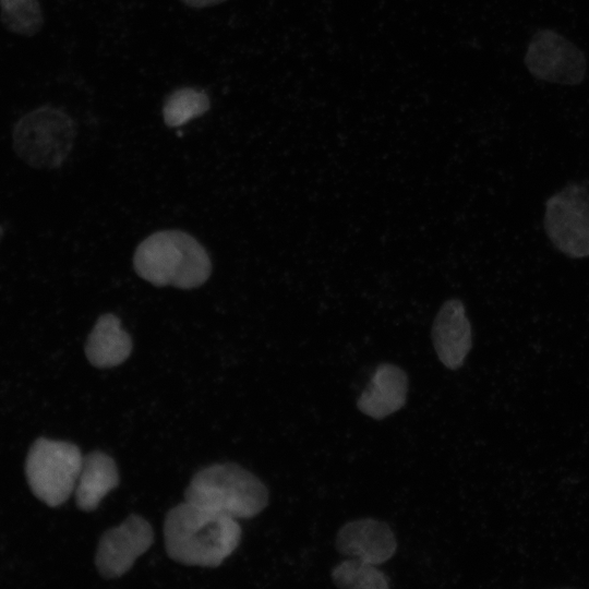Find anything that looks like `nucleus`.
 Instances as JSON below:
<instances>
[{
  "mask_svg": "<svg viewBox=\"0 0 589 589\" xmlns=\"http://www.w3.org/2000/svg\"><path fill=\"white\" fill-rule=\"evenodd\" d=\"M407 393V373L396 364L380 363L359 396L357 408L372 419L382 420L405 406Z\"/></svg>",
  "mask_w": 589,
  "mask_h": 589,
  "instance_id": "9b49d317",
  "label": "nucleus"
},
{
  "mask_svg": "<svg viewBox=\"0 0 589 589\" xmlns=\"http://www.w3.org/2000/svg\"><path fill=\"white\" fill-rule=\"evenodd\" d=\"M136 274L157 287L193 289L211 276L212 262L203 245L181 230L157 231L144 239L133 256Z\"/></svg>",
  "mask_w": 589,
  "mask_h": 589,
  "instance_id": "f03ea898",
  "label": "nucleus"
},
{
  "mask_svg": "<svg viewBox=\"0 0 589 589\" xmlns=\"http://www.w3.org/2000/svg\"><path fill=\"white\" fill-rule=\"evenodd\" d=\"M164 538L173 561L217 567L237 549L241 528L232 517L185 501L167 513Z\"/></svg>",
  "mask_w": 589,
  "mask_h": 589,
  "instance_id": "f257e3e1",
  "label": "nucleus"
},
{
  "mask_svg": "<svg viewBox=\"0 0 589 589\" xmlns=\"http://www.w3.org/2000/svg\"><path fill=\"white\" fill-rule=\"evenodd\" d=\"M432 340L440 361L447 369L462 366L472 347V333L460 300L450 299L443 303L433 322Z\"/></svg>",
  "mask_w": 589,
  "mask_h": 589,
  "instance_id": "9d476101",
  "label": "nucleus"
},
{
  "mask_svg": "<svg viewBox=\"0 0 589 589\" xmlns=\"http://www.w3.org/2000/svg\"><path fill=\"white\" fill-rule=\"evenodd\" d=\"M335 546L340 554L349 558L377 566L394 556L397 540L386 522L375 518H360L340 527Z\"/></svg>",
  "mask_w": 589,
  "mask_h": 589,
  "instance_id": "1a4fd4ad",
  "label": "nucleus"
},
{
  "mask_svg": "<svg viewBox=\"0 0 589 589\" xmlns=\"http://www.w3.org/2000/svg\"><path fill=\"white\" fill-rule=\"evenodd\" d=\"M153 541L154 531L149 522L131 514L121 525L108 529L100 537L95 556L99 574L108 579L122 576Z\"/></svg>",
  "mask_w": 589,
  "mask_h": 589,
  "instance_id": "6e6552de",
  "label": "nucleus"
},
{
  "mask_svg": "<svg viewBox=\"0 0 589 589\" xmlns=\"http://www.w3.org/2000/svg\"><path fill=\"white\" fill-rule=\"evenodd\" d=\"M0 21L7 31L32 37L44 25L40 3L38 0H0Z\"/></svg>",
  "mask_w": 589,
  "mask_h": 589,
  "instance_id": "2eb2a0df",
  "label": "nucleus"
},
{
  "mask_svg": "<svg viewBox=\"0 0 589 589\" xmlns=\"http://www.w3.org/2000/svg\"><path fill=\"white\" fill-rule=\"evenodd\" d=\"M544 230L552 244L573 259L589 256V185L574 182L545 203Z\"/></svg>",
  "mask_w": 589,
  "mask_h": 589,
  "instance_id": "423d86ee",
  "label": "nucleus"
},
{
  "mask_svg": "<svg viewBox=\"0 0 589 589\" xmlns=\"http://www.w3.org/2000/svg\"><path fill=\"white\" fill-rule=\"evenodd\" d=\"M192 502L235 519L252 518L268 504L265 484L232 462L214 464L197 471L184 494Z\"/></svg>",
  "mask_w": 589,
  "mask_h": 589,
  "instance_id": "7ed1b4c3",
  "label": "nucleus"
},
{
  "mask_svg": "<svg viewBox=\"0 0 589 589\" xmlns=\"http://www.w3.org/2000/svg\"><path fill=\"white\" fill-rule=\"evenodd\" d=\"M119 481L118 467L109 455L100 450L86 454L74 489L76 506L85 512L95 510Z\"/></svg>",
  "mask_w": 589,
  "mask_h": 589,
  "instance_id": "f8f14e48",
  "label": "nucleus"
},
{
  "mask_svg": "<svg viewBox=\"0 0 589 589\" xmlns=\"http://www.w3.org/2000/svg\"><path fill=\"white\" fill-rule=\"evenodd\" d=\"M524 62L533 77L561 85H578L587 72L582 50L553 29H539L533 34Z\"/></svg>",
  "mask_w": 589,
  "mask_h": 589,
  "instance_id": "0eeeda50",
  "label": "nucleus"
},
{
  "mask_svg": "<svg viewBox=\"0 0 589 589\" xmlns=\"http://www.w3.org/2000/svg\"><path fill=\"white\" fill-rule=\"evenodd\" d=\"M3 233H4V230H3V228L0 226V240H1L2 237H3Z\"/></svg>",
  "mask_w": 589,
  "mask_h": 589,
  "instance_id": "a211bd4d",
  "label": "nucleus"
},
{
  "mask_svg": "<svg viewBox=\"0 0 589 589\" xmlns=\"http://www.w3.org/2000/svg\"><path fill=\"white\" fill-rule=\"evenodd\" d=\"M83 455L73 443L38 437L25 459L32 493L49 507H58L74 493Z\"/></svg>",
  "mask_w": 589,
  "mask_h": 589,
  "instance_id": "39448f33",
  "label": "nucleus"
},
{
  "mask_svg": "<svg viewBox=\"0 0 589 589\" xmlns=\"http://www.w3.org/2000/svg\"><path fill=\"white\" fill-rule=\"evenodd\" d=\"M330 578L339 588L346 589H387L388 577L375 565L357 558H348L336 565L330 572Z\"/></svg>",
  "mask_w": 589,
  "mask_h": 589,
  "instance_id": "dca6fc26",
  "label": "nucleus"
},
{
  "mask_svg": "<svg viewBox=\"0 0 589 589\" xmlns=\"http://www.w3.org/2000/svg\"><path fill=\"white\" fill-rule=\"evenodd\" d=\"M180 1L190 8L202 9V8H207V7L223 3L227 0H180Z\"/></svg>",
  "mask_w": 589,
  "mask_h": 589,
  "instance_id": "f3484780",
  "label": "nucleus"
},
{
  "mask_svg": "<svg viewBox=\"0 0 589 589\" xmlns=\"http://www.w3.org/2000/svg\"><path fill=\"white\" fill-rule=\"evenodd\" d=\"M211 108L208 95L192 87L173 91L163 107L164 122L169 128L181 127L203 116Z\"/></svg>",
  "mask_w": 589,
  "mask_h": 589,
  "instance_id": "4468645a",
  "label": "nucleus"
},
{
  "mask_svg": "<svg viewBox=\"0 0 589 589\" xmlns=\"http://www.w3.org/2000/svg\"><path fill=\"white\" fill-rule=\"evenodd\" d=\"M132 339L122 329L120 318L112 313L100 315L85 344L89 363L99 369L123 363L131 354Z\"/></svg>",
  "mask_w": 589,
  "mask_h": 589,
  "instance_id": "ddd939ff",
  "label": "nucleus"
},
{
  "mask_svg": "<svg viewBox=\"0 0 589 589\" xmlns=\"http://www.w3.org/2000/svg\"><path fill=\"white\" fill-rule=\"evenodd\" d=\"M73 119L62 109L40 106L22 116L12 130L15 154L36 169L60 167L75 140Z\"/></svg>",
  "mask_w": 589,
  "mask_h": 589,
  "instance_id": "20e7f679",
  "label": "nucleus"
}]
</instances>
